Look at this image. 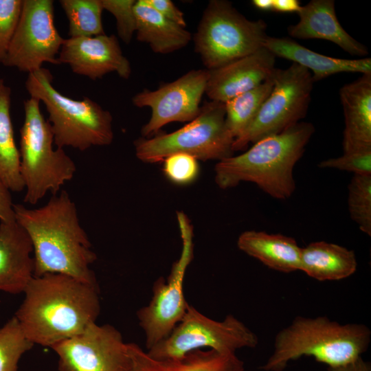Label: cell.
Returning a JSON list of instances; mask_svg holds the SVG:
<instances>
[{"label": "cell", "instance_id": "obj_1", "mask_svg": "<svg viewBox=\"0 0 371 371\" xmlns=\"http://www.w3.org/2000/svg\"><path fill=\"white\" fill-rule=\"evenodd\" d=\"M16 221L32 243L34 276L61 273L98 285L91 269L97 259L80 223L77 208L65 190L54 194L38 208L13 206Z\"/></svg>", "mask_w": 371, "mask_h": 371}, {"label": "cell", "instance_id": "obj_2", "mask_svg": "<svg viewBox=\"0 0 371 371\" xmlns=\"http://www.w3.org/2000/svg\"><path fill=\"white\" fill-rule=\"evenodd\" d=\"M14 316L34 344L53 346L82 333L100 312L98 285L61 273L34 276Z\"/></svg>", "mask_w": 371, "mask_h": 371}, {"label": "cell", "instance_id": "obj_3", "mask_svg": "<svg viewBox=\"0 0 371 371\" xmlns=\"http://www.w3.org/2000/svg\"><path fill=\"white\" fill-rule=\"evenodd\" d=\"M314 132L311 123L300 122L257 141L239 155L218 161L214 168L216 183L227 189L252 182L274 199L289 198L295 190L294 166Z\"/></svg>", "mask_w": 371, "mask_h": 371}, {"label": "cell", "instance_id": "obj_4", "mask_svg": "<svg viewBox=\"0 0 371 371\" xmlns=\"http://www.w3.org/2000/svg\"><path fill=\"white\" fill-rule=\"evenodd\" d=\"M370 328L363 324H342L326 316H297L274 339L273 350L260 369L283 371L291 361L313 357L328 368L347 365L368 348Z\"/></svg>", "mask_w": 371, "mask_h": 371}, {"label": "cell", "instance_id": "obj_5", "mask_svg": "<svg viewBox=\"0 0 371 371\" xmlns=\"http://www.w3.org/2000/svg\"><path fill=\"white\" fill-rule=\"evenodd\" d=\"M52 80L51 72L42 67L28 74L25 87L31 98L45 106L57 148L83 151L111 144L114 137L111 113L88 97L77 100L62 94Z\"/></svg>", "mask_w": 371, "mask_h": 371}, {"label": "cell", "instance_id": "obj_6", "mask_svg": "<svg viewBox=\"0 0 371 371\" xmlns=\"http://www.w3.org/2000/svg\"><path fill=\"white\" fill-rule=\"evenodd\" d=\"M23 109L19 149L23 201L35 205L48 192L58 194L74 177L76 166L64 149L54 148L52 127L41 111L40 101L30 97L24 101Z\"/></svg>", "mask_w": 371, "mask_h": 371}, {"label": "cell", "instance_id": "obj_7", "mask_svg": "<svg viewBox=\"0 0 371 371\" xmlns=\"http://www.w3.org/2000/svg\"><path fill=\"white\" fill-rule=\"evenodd\" d=\"M267 27L262 19H247L229 1H210L193 37L195 52L206 69L218 68L262 48Z\"/></svg>", "mask_w": 371, "mask_h": 371}, {"label": "cell", "instance_id": "obj_8", "mask_svg": "<svg viewBox=\"0 0 371 371\" xmlns=\"http://www.w3.org/2000/svg\"><path fill=\"white\" fill-rule=\"evenodd\" d=\"M234 139L225 124V103L206 102L199 115L182 128L170 133L140 137L134 142L135 155L144 163L164 161L176 153L197 160H218L232 157Z\"/></svg>", "mask_w": 371, "mask_h": 371}, {"label": "cell", "instance_id": "obj_9", "mask_svg": "<svg viewBox=\"0 0 371 371\" xmlns=\"http://www.w3.org/2000/svg\"><path fill=\"white\" fill-rule=\"evenodd\" d=\"M258 343L257 335L234 315L216 321L188 304L184 316L170 334L146 352L156 359H179L203 348L236 354L237 350L253 348Z\"/></svg>", "mask_w": 371, "mask_h": 371}, {"label": "cell", "instance_id": "obj_10", "mask_svg": "<svg viewBox=\"0 0 371 371\" xmlns=\"http://www.w3.org/2000/svg\"><path fill=\"white\" fill-rule=\"evenodd\" d=\"M272 78L270 94L251 124L234 140V152L278 134L306 116L314 83L311 73L293 63L286 69L276 68Z\"/></svg>", "mask_w": 371, "mask_h": 371}, {"label": "cell", "instance_id": "obj_11", "mask_svg": "<svg viewBox=\"0 0 371 371\" xmlns=\"http://www.w3.org/2000/svg\"><path fill=\"white\" fill-rule=\"evenodd\" d=\"M177 218L182 241L180 257L174 262L167 280L161 277L155 282L151 300L137 312L148 350L170 334L184 316L188 304L183 286L187 268L193 258V229L183 212H178Z\"/></svg>", "mask_w": 371, "mask_h": 371}, {"label": "cell", "instance_id": "obj_12", "mask_svg": "<svg viewBox=\"0 0 371 371\" xmlns=\"http://www.w3.org/2000/svg\"><path fill=\"white\" fill-rule=\"evenodd\" d=\"M54 1L23 0L20 18L3 65L28 74L45 63L59 65L65 41L54 23Z\"/></svg>", "mask_w": 371, "mask_h": 371}, {"label": "cell", "instance_id": "obj_13", "mask_svg": "<svg viewBox=\"0 0 371 371\" xmlns=\"http://www.w3.org/2000/svg\"><path fill=\"white\" fill-rule=\"evenodd\" d=\"M51 348L58 357L59 371H130L132 367L128 344L110 324L92 323Z\"/></svg>", "mask_w": 371, "mask_h": 371}, {"label": "cell", "instance_id": "obj_14", "mask_svg": "<svg viewBox=\"0 0 371 371\" xmlns=\"http://www.w3.org/2000/svg\"><path fill=\"white\" fill-rule=\"evenodd\" d=\"M208 78L207 69H192L155 90L144 89L135 94L134 106L151 109L150 117L141 130L142 137H150L169 123L194 120L201 111Z\"/></svg>", "mask_w": 371, "mask_h": 371}, {"label": "cell", "instance_id": "obj_15", "mask_svg": "<svg viewBox=\"0 0 371 371\" xmlns=\"http://www.w3.org/2000/svg\"><path fill=\"white\" fill-rule=\"evenodd\" d=\"M58 60L59 64L69 65L74 73L93 80L111 72H116L124 79L131 75V63L115 35L65 39Z\"/></svg>", "mask_w": 371, "mask_h": 371}, {"label": "cell", "instance_id": "obj_16", "mask_svg": "<svg viewBox=\"0 0 371 371\" xmlns=\"http://www.w3.org/2000/svg\"><path fill=\"white\" fill-rule=\"evenodd\" d=\"M276 56L262 47L218 68L208 70L205 93L212 101L225 103L269 78L276 69Z\"/></svg>", "mask_w": 371, "mask_h": 371}, {"label": "cell", "instance_id": "obj_17", "mask_svg": "<svg viewBox=\"0 0 371 371\" xmlns=\"http://www.w3.org/2000/svg\"><path fill=\"white\" fill-rule=\"evenodd\" d=\"M297 14L299 21L287 29L291 37L324 39L336 44L350 55L363 57L368 54L367 47L339 23L333 0H312L301 6Z\"/></svg>", "mask_w": 371, "mask_h": 371}, {"label": "cell", "instance_id": "obj_18", "mask_svg": "<svg viewBox=\"0 0 371 371\" xmlns=\"http://www.w3.org/2000/svg\"><path fill=\"white\" fill-rule=\"evenodd\" d=\"M32 254L30 237L16 220L0 222V291L24 292L34 277Z\"/></svg>", "mask_w": 371, "mask_h": 371}, {"label": "cell", "instance_id": "obj_19", "mask_svg": "<svg viewBox=\"0 0 371 371\" xmlns=\"http://www.w3.org/2000/svg\"><path fill=\"white\" fill-rule=\"evenodd\" d=\"M339 97L345 122L344 153L371 149V74L344 85Z\"/></svg>", "mask_w": 371, "mask_h": 371}, {"label": "cell", "instance_id": "obj_20", "mask_svg": "<svg viewBox=\"0 0 371 371\" xmlns=\"http://www.w3.org/2000/svg\"><path fill=\"white\" fill-rule=\"evenodd\" d=\"M263 47L276 57L289 60L306 69L313 82L341 72L371 74V58L344 59L327 56L312 51L288 38L268 36Z\"/></svg>", "mask_w": 371, "mask_h": 371}, {"label": "cell", "instance_id": "obj_21", "mask_svg": "<svg viewBox=\"0 0 371 371\" xmlns=\"http://www.w3.org/2000/svg\"><path fill=\"white\" fill-rule=\"evenodd\" d=\"M128 345L132 357L130 371H245L243 361L236 354L201 349L181 359L159 360L151 357L136 344Z\"/></svg>", "mask_w": 371, "mask_h": 371}, {"label": "cell", "instance_id": "obj_22", "mask_svg": "<svg viewBox=\"0 0 371 371\" xmlns=\"http://www.w3.org/2000/svg\"><path fill=\"white\" fill-rule=\"evenodd\" d=\"M237 246L271 269L291 273L300 269L302 247L292 237L248 230L239 236Z\"/></svg>", "mask_w": 371, "mask_h": 371}, {"label": "cell", "instance_id": "obj_23", "mask_svg": "<svg viewBox=\"0 0 371 371\" xmlns=\"http://www.w3.org/2000/svg\"><path fill=\"white\" fill-rule=\"evenodd\" d=\"M357 268L355 252L343 246L322 240L301 249L300 271L318 281L343 280Z\"/></svg>", "mask_w": 371, "mask_h": 371}, {"label": "cell", "instance_id": "obj_24", "mask_svg": "<svg viewBox=\"0 0 371 371\" xmlns=\"http://www.w3.org/2000/svg\"><path fill=\"white\" fill-rule=\"evenodd\" d=\"M137 39L148 44L157 54H169L190 43L191 33L168 19L146 3L137 0L134 5Z\"/></svg>", "mask_w": 371, "mask_h": 371}, {"label": "cell", "instance_id": "obj_25", "mask_svg": "<svg viewBox=\"0 0 371 371\" xmlns=\"http://www.w3.org/2000/svg\"><path fill=\"white\" fill-rule=\"evenodd\" d=\"M11 89L0 78V179L10 191L25 189L10 116Z\"/></svg>", "mask_w": 371, "mask_h": 371}, {"label": "cell", "instance_id": "obj_26", "mask_svg": "<svg viewBox=\"0 0 371 371\" xmlns=\"http://www.w3.org/2000/svg\"><path fill=\"white\" fill-rule=\"evenodd\" d=\"M273 87L272 76L225 102L226 127L235 139L251 124Z\"/></svg>", "mask_w": 371, "mask_h": 371}, {"label": "cell", "instance_id": "obj_27", "mask_svg": "<svg viewBox=\"0 0 371 371\" xmlns=\"http://www.w3.org/2000/svg\"><path fill=\"white\" fill-rule=\"evenodd\" d=\"M68 20L69 38L104 34L101 0H60Z\"/></svg>", "mask_w": 371, "mask_h": 371}, {"label": "cell", "instance_id": "obj_28", "mask_svg": "<svg viewBox=\"0 0 371 371\" xmlns=\"http://www.w3.org/2000/svg\"><path fill=\"white\" fill-rule=\"evenodd\" d=\"M34 345L14 315L0 328V371H18L21 357Z\"/></svg>", "mask_w": 371, "mask_h": 371}, {"label": "cell", "instance_id": "obj_29", "mask_svg": "<svg viewBox=\"0 0 371 371\" xmlns=\"http://www.w3.org/2000/svg\"><path fill=\"white\" fill-rule=\"evenodd\" d=\"M348 189L350 218L361 231L371 236V175H354Z\"/></svg>", "mask_w": 371, "mask_h": 371}, {"label": "cell", "instance_id": "obj_30", "mask_svg": "<svg viewBox=\"0 0 371 371\" xmlns=\"http://www.w3.org/2000/svg\"><path fill=\"white\" fill-rule=\"evenodd\" d=\"M163 172L172 183L186 186L194 182L199 174V164L194 157L176 153L164 159Z\"/></svg>", "mask_w": 371, "mask_h": 371}, {"label": "cell", "instance_id": "obj_31", "mask_svg": "<svg viewBox=\"0 0 371 371\" xmlns=\"http://www.w3.org/2000/svg\"><path fill=\"white\" fill-rule=\"evenodd\" d=\"M104 10L109 12L116 20L117 32L126 43L131 41L136 31L134 12L135 0H101Z\"/></svg>", "mask_w": 371, "mask_h": 371}, {"label": "cell", "instance_id": "obj_32", "mask_svg": "<svg viewBox=\"0 0 371 371\" xmlns=\"http://www.w3.org/2000/svg\"><path fill=\"white\" fill-rule=\"evenodd\" d=\"M23 0H0V63H3L20 18Z\"/></svg>", "mask_w": 371, "mask_h": 371}, {"label": "cell", "instance_id": "obj_33", "mask_svg": "<svg viewBox=\"0 0 371 371\" xmlns=\"http://www.w3.org/2000/svg\"><path fill=\"white\" fill-rule=\"evenodd\" d=\"M320 168H333L354 175H371V149L344 153L343 155L322 161Z\"/></svg>", "mask_w": 371, "mask_h": 371}, {"label": "cell", "instance_id": "obj_34", "mask_svg": "<svg viewBox=\"0 0 371 371\" xmlns=\"http://www.w3.org/2000/svg\"><path fill=\"white\" fill-rule=\"evenodd\" d=\"M146 3L166 19L183 27H186L183 12L170 0H145Z\"/></svg>", "mask_w": 371, "mask_h": 371}, {"label": "cell", "instance_id": "obj_35", "mask_svg": "<svg viewBox=\"0 0 371 371\" xmlns=\"http://www.w3.org/2000/svg\"><path fill=\"white\" fill-rule=\"evenodd\" d=\"M10 191L0 179V222L15 221Z\"/></svg>", "mask_w": 371, "mask_h": 371}, {"label": "cell", "instance_id": "obj_36", "mask_svg": "<svg viewBox=\"0 0 371 371\" xmlns=\"http://www.w3.org/2000/svg\"><path fill=\"white\" fill-rule=\"evenodd\" d=\"M326 371H371V366L368 361L363 360L361 357L347 365L336 368H328Z\"/></svg>", "mask_w": 371, "mask_h": 371}, {"label": "cell", "instance_id": "obj_37", "mask_svg": "<svg viewBox=\"0 0 371 371\" xmlns=\"http://www.w3.org/2000/svg\"><path fill=\"white\" fill-rule=\"evenodd\" d=\"M301 8L297 0H273L272 10L280 12H298Z\"/></svg>", "mask_w": 371, "mask_h": 371}, {"label": "cell", "instance_id": "obj_38", "mask_svg": "<svg viewBox=\"0 0 371 371\" xmlns=\"http://www.w3.org/2000/svg\"><path fill=\"white\" fill-rule=\"evenodd\" d=\"M251 3L259 10H272L273 0H253Z\"/></svg>", "mask_w": 371, "mask_h": 371}]
</instances>
